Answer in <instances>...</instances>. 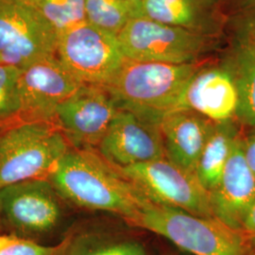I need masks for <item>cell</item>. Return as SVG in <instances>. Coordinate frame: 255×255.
I'll use <instances>...</instances> for the list:
<instances>
[{"label": "cell", "instance_id": "6da1fadb", "mask_svg": "<svg viewBox=\"0 0 255 255\" xmlns=\"http://www.w3.org/2000/svg\"><path fill=\"white\" fill-rule=\"evenodd\" d=\"M48 180L64 202L118 215L129 224L154 204L95 148L71 146Z\"/></svg>", "mask_w": 255, "mask_h": 255}, {"label": "cell", "instance_id": "7a4b0ae2", "mask_svg": "<svg viewBox=\"0 0 255 255\" xmlns=\"http://www.w3.org/2000/svg\"><path fill=\"white\" fill-rule=\"evenodd\" d=\"M203 63L170 64L126 60L105 88L119 110L160 125L167 114L178 109L185 86Z\"/></svg>", "mask_w": 255, "mask_h": 255}, {"label": "cell", "instance_id": "3957f363", "mask_svg": "<svg viewBox=\"0 0 255 255\" xmlns=\"http://www.w3.org/2000/svg\"><path fill=\"white\" fill-rule=\"evenodd\" d=\"M130 225L164 237L193 255H255V239L213 217L152 204Z\"/></svg>", "mask_w": 255, "mask_h": 255}, {"label": "cell", "instance_id": "277c9868", "mask_svg": "<svg viewBox=\"0 0 255 255\" xmlns=\"http://www.w3.org/2000/svg\"><path fill=\"white\" fill-rule=\"evenodd\" d=\"M71 147L52 121L20 122L0 131V189L48 179Z\"/></svg>", "mask_w": 255, "mask_h": 255}, {"label": "cell", "instance_id": "5b68a950", "mask_svg": "<svg viewBox=\"0 0 255 255\" xmlns=\"http://www.w3.org/2000/svg\"><path fill=\"white\" fill-rule=\"evenodd\" d=\"M127 60L170 64H197L212 53L218 38L143 17H132L119 36Z\"/></svg>", "mask_w": 255, "mask_h": 255}, {"label": "cell", "instance_id": "8992f818", "mask_svg": "<svg viewBox=\"0 0 255 255\" xmlns=\"http://www.w3.org/2000/svg\"><path fill=\"white\" fill-rule=\"evenodd\" d=\"M64 202L48 179L1 188L0 223L4 234L41 243L62 225Z\"/></svg>", "mask_w": 255, "mask_h": 255}, {"label": "cell", "instance_id": "52a82bcc", "mask_svg": "<svg viewBox=\"0 0 255 255\" xmlns=\"http://www.w3.org/2000/svg\"><path fill=\"white\" fill-rule=\"evenodd\" d=\"M56 56L82 84L104 87L127 60L117 35L86 21L59 36Z\"/></svg>", "mask_w": 255, "mask_h": 255}, {"label": "cell", "instance_id": "ba28073f", "mask_svg": "<svg viewBox=\"0 0 255 255\" xmlns=\"http://www.w3.org/2000/svg\"><path fill=\"white\" fill-rule=\"evenodd\" d=\"M59 34L27 0H0V63L24 69L56 55Z\"/></svg>", "mask_w": 255, "mask_h": 255}, {"label": "cell", "instance_id": "9c48e42d", "mask_svg": "<svg viewBox=\"0 0 255 255\" xmlns=\"http://www.w3.org/2000/svg\"><path fill=\"white\" fill-rule=\"evenodd\" d=\"M119 169L154 204L214 218L210 193L202 186L197 175L167 158Z\"/></svg>", "mask_w": 255, "mask_h": 255}, {"label": "cell", "instance_id": "30bf717a", "mask_svg": "<svg viewBox=\"0 0 255 255\" xmlns=\"http://www.w3.org/2000/svg\"><path fill=\"white\" fill-rule=\"evenodd\" d=\"M119 111L104 86L82 84L60 104L53 122L72 147L97 149Z\"/></svg>", "mask_w": 255, "mask_h": 255}, {"label": "cell", "instance_id": "8fae6325", "mask_svg": "<svg viewBox=\"0 0 255 255\" xmlns=\"http://www.w3.org/2000/svg\"><path fill=\"white\" fill-rule=\"evenodd\" d=\"M82 85L56 55L29 64L19 76L20 122H53L60 104Z\"/></svg>", "mask_w": 255, "mask_h": 255}, {"label": "cell", "instance_id": "7c38bea8", "mask_svg": "<svg viewBox=\"0 0 255 255\" xmlns=\"http://www.w3.org/2000/svg\"><path fill=\"white\" fill-rule=\"evenodd\" d=\"M97 150L119 168L166 158L159 125L125 110L118 112Z\"/></svg>", "mask_w": 255, "mask_h": 255}, {"label": "cell", "instance_id": "4fadbf2b", "mask_svg": "<svg viewBox=\"0 0 255 255\" xmlns=\"http://www.w3.org/2000/svg\"><path fill=\"white\" fill-rule=\"evenodd\" d=\"M238 94L226 61L203 63L182 92L177 110H189L213 122L236 119Z\"/></svg>", "mask_w": 255, "mask_h": 255}, {"label": "cell", "instance_id": "5bb4252c", "mask_svg": "<svg viewBox=\"0 0 255 255\" xmlns=\"http://www.w3.org/2000/svg\"><path fill=\"white\" fill-rule=\"evenodd\" d=\"M214 218L232 228L242 230L255 204V177L247 164L242 137H238L223 175L210 192Z\"/></svg>", "mask_w": 255, "mask_h": 255}, {"label": "cell", "instance_id": "9a60e30c", "mask_svg": "<svg viewBox=\"0 0 255 255\" xmlns=\"http://www.w3.org/2000/svg\"><path fill=\"white\" fill-rule=\"evenodd\" d=\"M132 9L133 17L154 20L212 38L219 39L225 25L220 0H142Z\"/></svg>", "mask_w": 255, "mask_h": 255}, {"label": "cell", "instance_id": "2e32d148", "mask_svg": "<svg viewBox=\"0 0 255 255\" xmlns=\"http://www.w3.org/2000/svg\"><path fill=\"white\" fill-rule=\"evenodd\" d=\"M216 122L189 110H176L160 122L165 157L196 174L201 152Z\"/></svg>", "mask_w": 255, "mask_h": 255}, {"label": "cell", "instance_id": "e0dca14e", "mask_svg": "<svg viewBox=\"0 0 255 255\" xmlns=\"http://www.w3.org/2000/svg\"><path fill=\"white\" fill-rule=\"evenodd\" d=\"M237 120L215 123L201 152L196 175L207 191H213L225 170L238 137Z\"/></svg>", "mask_w": 255, "mask_h": 255}, {"label": "cell", "instance_id": "ac0fdd59", "mask_svg": "<svg viewBox=\"0 0 255 255\" xmlns=\"http://www.w3.org/2000/svg\"><path fill=\"white\" fill-rule=\"evenodd\" d=\"M225 61L238 94L236 120L244 126L255 128V50L246 40L238 36Z\"/></svg>", "mask_w": 255, "mask_h": 255}, {"label": "cell", "instance_id": "d6986e66", "mask_svg": "<svg viewBox=\"0 0 255 255\" xmlns=\"http://www.w3.org/2000/svg\"><path fill=\"white\" fill-rule=\"evenodd\" d=\"M59 255H147L139 241L101 232L71 234L61 241Z\"/></svg>", "mask_w": 255, "mask_h": 255}, {"label": "cell", "instance_id": "ffe728a7", "mask_svg": "<svg viewBox=\"0 0 255 255\" xmlns=\"http://www.w3.org/2000/svg\"><path fill=\"white\" fill-rule=\"evenodd\" d=\"M86 22L119 36L133 17L132 5L127 0H85Z\"/></svg>", "mask_w": 255, "mask_h": 255}, {"label": "cell", "instance_id": "44dd1931", "mask_svg": "<svg viewBox=\"0 0 255 255\" xmlns=\"http://www.w3.org/2000/svg\"><path fill=\"white\" fill-rule=\"evenodd\" d=\"M53 27L59 36L86 21L85 0H27Z\"/></svg>", "mask_w": 255, "mask_h": 255}, {"label": "cell", "instance_id": "7402d4cb", "mask_svg": "<svg viewBox=\"0 0 255 255\" xmlns=\"http://www.w3.org/2000/svg\"><path fill=\"white\" fill-rule=\"evenodd\" d=\"M20 69L0 63V131L20 123Z\"/></svg>", "mask_w": 255, "mask_h": 255}, {"label": "cell", "instance_id": "603a6c76", "mask_svg": "<svg viewBox=\"0 0 255 255\" xmlns=\"http://www.w3.org/2000/svg\"><path fill=\"white\" fill-rule=\"evenodd\" d=\"M61 242L45 245L8 234L0 235V255H59Z\"/></svg>", "mask_w": 255, "mask_h": 255}, {"label": "cell", "instance_id": "cb8c5ba5", "mask_svg": "<svg viewBox=\"0 0 255 255\" xmlns=\"http://www.w3.org/2000/svg\"><path fill=\"white\" fill-rule=\"evenodd\" d=\"M246 138L242 137V149L247 164L255 177V128Z\"/></svg>", "mask_w": 255, "mask_h": 255}, {"label": "cell", "instance_id": "d4e9b609", "mask_svg": "<svg viewBox=\"0 0 255 255\" xmlns=\"http://www.w3.org/2000/svg\"><path fill=\"white\" fill-rule=\"evenodd\" d=\"M239 36L253 46L255 50V14L254 15H245L242 20V26Z\"/></svg>", "mask_w": 255, "mask_h": 255}, {"label": "cell", "instance_id": "484cf974", "mask_svg": "<svg viewBox=\"0 0 255 255\" xmlns=\"http://www.w3.org/2000/svg\"><path fill=\"white\" fill-rule=\"evenodd\" d=\"M243 231L255 240V204L247 218Z\"/></svg>", "mask_w": 255, "mask_h": 255}, {"label": "cell", "instance_id": "4316f807", "mask_svg": "<svg viewBox=\"0 0 255 255\" xmlns=\"http://www.w3.org/2000/svg\"><path fill=\"white\" fill-rule=\"evenodd\" d=\"M242 6L245 9V15L255 14V0H242Z\"/></svg>", "mask_w": 255, "mask_h": 255}, {"label": "cell", "instance_id": "83f0119b", "mask_svg": "<svg viewBox=\"0 0 255 255\" xmlns=\"http://www.w3.org/2000/svg\"><path fill=\"white\" fill-rule=\"evenodd\" d=\"M127 1H128V2L133 6L134 4H136V3L140 2V1H142V0H127Z\"/></svg>", "mask_w": 255, "mask_h": 255}, {"label": "cell", "instance_id": "f1b7e54d", "mask_svg": "<svg viewBox=\"0 0 255 255\" xmlns=\"http://www.w3.org/2000/svg\"><path fill=\"white\" fill-rule=\"evenodd\" d=\"M1 234H4V232H3V228H2V225H1V223H0V235Z\"/></svg>", "mask_w": 255, "mask_h": 255}, {"label": "cell", "instance_id": "f546056e", "mask_svg": "<svg viewBox=\"0 0 255 255\" xmlns=\"http://www.w3.org/2000/svg\"></svg>", "mask_w": 255, "mask_h": 255}]
</instances>
